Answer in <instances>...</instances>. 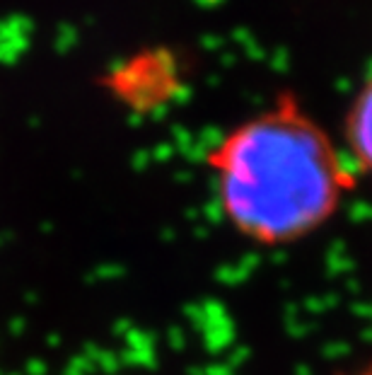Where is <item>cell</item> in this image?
<instances>
[{
    "label": "cell",
    "instance_id": "6da1fadb",
    "mask_svg": "<svg viewBox=\"0 0 372 375\" xmlns=\"http://www.w3.org/2000/svg\"><path fill=\"white\" fill-rule=\"evenodd\" d=\"M215 201L244 240L281 247L319 230L355 189V172L295 92L234 124L206 153Z\"/></svg>",
    "mask_w": 372,
    "mask_h": 375
},
{
    "label": "cell",
    "instance_id": "7a4b0ae2",
    "mask_svg": "<svg viewBox=\"0 0 372 375\" xmlns=\"http://www.w3.org/2000/svg\"><path fill=\"white\" fill-rule=\"evenodd\" d=\"M343 138L348 145L351 165L372 179V70L365 75L348 105L343 119Z\"/></svg>",
    "mask_w": 372,
    "mask_h": 375
},
{
    "label": "cell",
    "instance_id": "3957f363",
    "mask_svg": "<svg viewBox=\"0 0 372 375\" xmlns=\"http://www.w3.org/2000/svg\"><path fill=\"white\" fill-rule=\"evenodd\" d=\"M358 375H372V366H370V368H365V371H360Z\"/></svg>",
    "mask_w": 372,
    "mask_h": 375
}]
</instances>
